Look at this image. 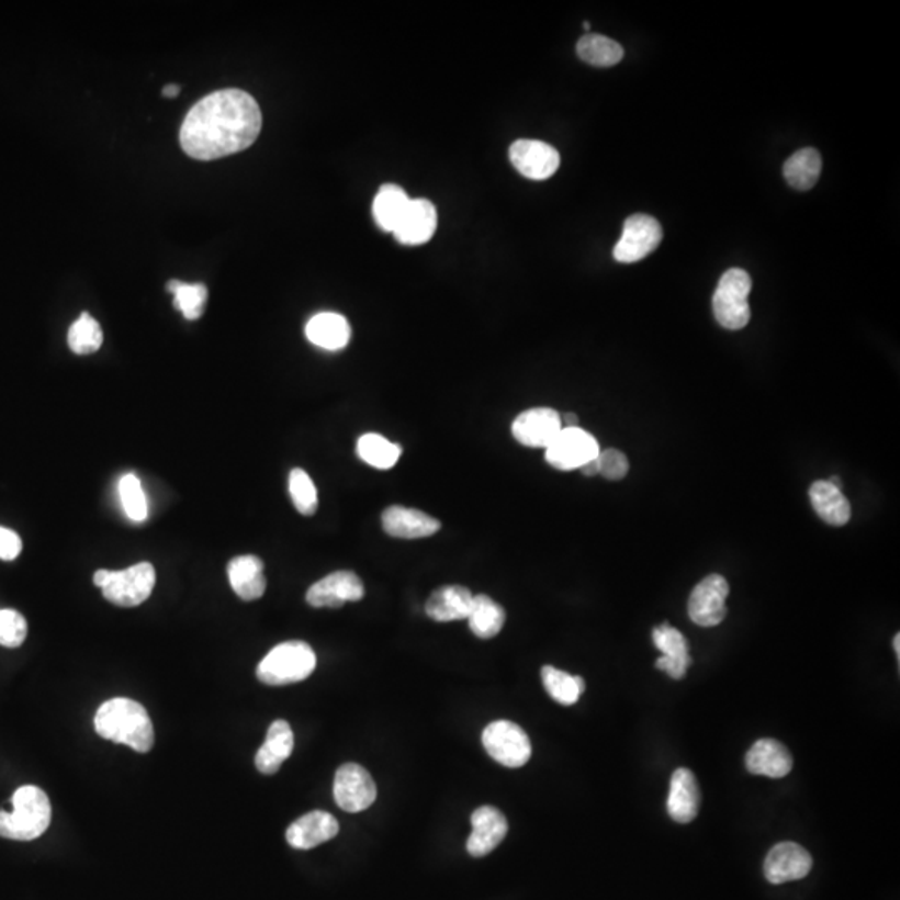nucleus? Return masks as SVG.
I'll return each mask as SVG.
<instances>
[{
    "label": "nucleus",
    "instance_id": "a19ab883",
    "mask_svg": "<svg viewBox=\"0 0 900 900\" xmlns=\"http://www.w3.org/2000/svg\"><path fill=\"white\" fill-rule=\"evenodd\" d=\"M599 458V455H597ZM581 472L587 477H594V475H599V461L594 459V461L587 462V464L582 465Z\"/></svg>",
    "mask_w": 900,
    "mask_h": 900
},
{
    "label": "nucleus",
    "instance_id": "f257e3e1",
    "mask_svg": "<svg viewBox=\"0 0 900 900\" xmlns=\"http://www.w3.org/2000/svg\"><path fill=\"white\" fill-rule=\"evenodd\" d=\"M262 114L246 90L224 89L199 101L180 127V146L198 160H215L246 150L259 137Z\"/></svg>",
    "mask_w": 900,
    "mask_h": 900
},
{
    "label": "nucleus",
    "instance_id": "4be33fe9",
    "mask_svg": "<svg viewBox=\"0 0 900 900\" xmlns=\"http://www.w3.org/2000/svg\"><path fill=\"white\" fill-rule=\"evenodd\" d=\"M700 790L696 776L689 769H677L671 779L667 812L672 821L689 824L699 814Z\"/></svg>",
    "mask_w": 900,
    "mask_h": 900
},
{
    "label": "nucleus",
    "instance_id": "dca6fc26",
    "mask_svg": "<svg viewBox=\"0 0 900 900\" xmlns=\"http://www.w3.org/2000/svg\"><path fill=\"white\" fill-rule=\"evenodd\" d=\"M652 641H654L655 648L662 652L661 657L655 662V667L671 675L672 679H683L686 672L689 671L690 664H693L687 639L680 634L679 630L674 629L668 623H662V626L655 627L654 632H652Z\"/></svg>",
    "mask_w": 900,
    "mask_h": 900
},
{
    "label": "nucleus",
    "instance_id": "393cba45",
    "mask_svg": "<svg viewBox=\"0 0 900 900\" xmlns=\"http://www.w3.org/2000/svg\"><path fill=\"white\" fill-rule=\"evenodd\" d=\"M230 587L243 600H257L267 589L263 562L257 555H239L227 565Z\"/></svg>",
    "mask_w": 900,
    "mask_h": 900
},
{
    "label": "nucleus",
    "instance_id": "79ce46f5",
    "mask_svg": "<svg viewBox=\"0 0 900 900\" xmlns=\"http://www.w3.org/2000/svg\"><path fill=\"white\" fill-rule=\"evenodd\" d=\"M179 92H180V87L179 86H173V83H170V86L164 87L162 95H164V98H177V95H179Z\"/></svg>",
    "mask_w": 900,
    "mask_h": 900
},
{
    "label": "nucleus",
    "instance_id": "7c9ffc66",
    "mask_svg": "<svg viewBox=\"0 0 900 900\" xmlns=\"http://www.w3.org/2000/svg\"><path fill=\"white\" fill-rule=\"evenodd\" d=\"M357 454L371 468L387 471L401 459L402 447L385 439L381 434H364L357 440Z\"/></svg>",
    "mask_w": 900,
    "mask_h": 900
},
{
    "label": "nucleus",
    "instance_id": "39448f33",
    "mask_svg": "<svg viewBox=\"0 0 900 900\" xmlns=\"http://www.w3.org/2000/svg\"><path fill=\"white\" fill-rule=\"evenodd\" d=\"M94 584L105 599L119 607H135L146 603L156 587V569L149 562L132 565L124 571H101L94 574Z\"/></svg>",
    "mask_w": 900,
    "mask_h": 900
},
{
    "label": "nucleus",
    "instance_id": "37998d69",
    "mask_svg": "<svg viewBox=\"0 0 900 900\" xmlns=\"http://www.w3.org/2000/svg\"><path fill=\"white\" fill-rule=\"evenodd\" d=\"M561 419H562V426H564V424H567V426H565V427H577V420L578 419H577V416H574V414H565V416L561 417Z\"/></svg>",
    "mask_w": 900,
    "mask_h": 900
},
{
    "label": "nucleus",
    "instance_id": "58836bf2",
    "mask_svg": "<svg viewBox=\"0 0 900 900\" xmlns=\"http://www.w3.org/2000/svg\"><path fill=\"white\" fill-rule=\"evenodd\" d=\"M597 461H599V474L604 475L607 481H620L629 472V461L620 450H600Z\"/></svg>",
    "mask_w": 900,
    "mask_h": 900
},
{
    "label": "nucleus",
    "instance_id": "5701e85b",
    "mask_svg": "<svg viewBox=\"0 0 900 900\" xmlns=\"http://www.w3.org/2000/svg\"><path fill=\"white\" fill-rule=\"evenodd\" d=\"M292 751H294V732L291 725L285 720H275L267 731L266 742L257 752V770L266 776H272L291 757Z\"/></svg>",
    "mask_w": 900,
    "mask_h": 900
},
{
    "label": "nucleus",
    "instance_id": "2f4dec72",
    "mask_svg": "<svg viewBox=\"0 0 900 900\" xmlns=\"http://www.w3.org/2000/svg\"><path fill=\"white\" fill-rule=\"evenodd\" d=\"M577 56L596 67H612L623 57L622 45L600 34H585L577 42Z\"/></svg>",
    "mask_w": 900,
    "mask_h": 900
},
{
    "label": "nucleus",
    "instance_id": "423d86ee",
    "mask_svg": "<svg viewBox=\"0 0 900 900\" xmlns=\"http://www.w3.org/2000/svg\"><path fill=\"white\" fill-rule=\"evenodd\" d=\"M751 275L742 269H729L717 285L712 299L713 315L724 329L741 330L751 320L749 294H751Z\"/></svg>",
    "mask_w": 900,
    "mask_h": 900
},
{
    "label": "nucleus",
    "instance_id": "20e7f679",
    "mask_svg": "<svg viewBox=\"0 0 900 900\" xmlns=\"http://www.w3.org/2000/svg\"><path fill=\"white\" fill-rule=\"evenodd\" d=\"M317 665L311 645L302 641L275 645L257 667V677L267 686H288L307 679Z\"/></svg>",
    "mask_w": 900,
    "mask_h": 900
},
{
    "label": "nucleus",
    "instance_id": "473e14b6",
    "mask_svg": "<svg viewBox=\"0 0 900 900\" xmlns=\"http://www.w3.org/2000/svg\"><path fill=\"white\" fill-rule=\"evenodd\" d=\"M542 683H544L549 696L562 706H574L585 690V683L582 677L559 671L552 665L542 667Z\"/></svg>",
    "mask_w": 900,
    "mask_h": 900
},
{
    "label": "nucleus",
    "instance_id": "a18cd8bd",
    "mask_svg": "<svg viewBox=\"0 0 900 900\" xmlns=\"http://www.w3.org/2000/svg\"><path fill=\"white\" fill-rule=\"evenodd\" d=\"M584 29H585V31H590L589 22H584Z\"/></svg>",
    "mask_w": 900,
    "mask_h": 900
},
{
    "label": "nucleus",
    "instance_id": "7ed1b4c3",
    "mask_svg": "<svg viewBox=\"0 0 900 900\" xmlns=\"http://www.w3.org/2000/svg\"><path fill=\"white\" fill-rule=\"evenodd\" d=\"M12 812L0 810V837L34 841L50 825L53 807L41 787H19L12 796Z\"/></svg>",
    "mask_w": 900,
    "mask_h": 900
},
{
    "label": "nucleus",
    "instance_id": "c756f323",
    "mask_svg": "<svg viewBox=\"0 0 900 900\" xmlns=\"http://www.w3.org/2000/svg\"><path fill=\"white\" fill-rule=\"evenodd\" d=\"M468 620L474 635L479 639H492L503 630L506 623V610L491 597L479 594L474 596Z\"/></svg>",
    "mask_w": 900,
    "mask_h": 900
},
{
    "label": "nucleus",
    "instance_id": "e433bc0d",
    "mask_svg": "<svg viewBox=\"0 0 900 900\" xmlns=\"http://www.w3.org/2000/svg\"><path fill=\"white\" fill-rule=\"evenodd\" d=\"M119 494H121L122 507L128 519L134 522H144L149 514V507H147L146 494H144L139 479L134 474H125L119 482Z\"/></svg>",
    "mask_w": 900,
    "mask_h": 900
},
{
    "label": "nucleus",
    "instance_id": "6ab92c4d",
    "mask_svg": "<svg viewBox=\"0 0 900 900\" xmlns=\"http://www.w3.org/2000/svg\"><path fill=\"white\" fill-rule=\"evenodd\" d=\"M337 834H339V822L333 814L324 810H312L291 824L285 839L291 847L308 851L324 842H329Z\"/></svg>",
    "mask_w": 900,
    "mask_h": 900
},
{
    "label": "nucleus",
    "instance_id": "72a5a7b5",
    "mask_svg": "<svg viewBox=\"0 0 900 900\" xmlns=\"http://www.w3.org/2000/svg\"><path fill=\"white\" fill-rule=\"evenodd\" d=\"M167 291L173 294V307L182 312L185 319L198 320L204 314L209 292L204 284H185V282L170 281Z\"/></svg>",
    "mask_w": 900,
    "mask_h": 900
},
{
    "label": "nucleus",
    "instance_id": "9b49d317",
    "mask_svg": "<svg viewBox=\"0 0 900 900\" xmlns=\"http://www.w3.org/2000/svg\"><path fill=\"white\" fill-rule=\"evenodd\" d=\"M729 582L719 574L707 575L690 594L689 617L700 627H716L728 616Z\"/></svg>",
    "mask_w": 900,
    "mask_h": 900
},
{
    "label": "nucleus",
    "instance_id": "ea45409f",
    "mask_svg": "<svg viewBox=\"0 0 900 900\" xmlns=\"http://www.w3.org/2000/svg\"><path fill=\"white\" fill-rule=\"evenodd\" d=\"M21 552V537L8 527H0V559L2 561H14Z\"/></svg>",
    "mask_w": 900,
    "mask_h": 900
},
{
    "label": "nucleus",
    "instance_id": "ddd939ff",
    "mask_svg": "<svg viewBox=\"0 0 900 900\" xmlns=\"http://www.w3.org/2000/svg\"><path fill=\"white\" fill-rule=\"evenodd\" d=\"M364 584L360 581L359 575L350 571H337L315 582L307 590L305 600L308 606L317 607V609L320 607L336 609L346 603H357L364 597Z\"/></svg>",
    "mask_w": 900,
    "mask_h": 900
},
{
    "label": "nucleus",
    "instance_id": "1a4fd4ad",
    "mask_svg": "<svg viewBox=\"0 0 900 900\" xmlns=\"http://www.w3.org/2000/svg\"><path fill=\"white\" fill-rule=\"evenodd\" d=\"M596 437L581 427H564L545 449V461L559 471H574L599 455Z\"/></svg>",
    "mask_w": 900,
    "mask_h": 900
},
{
    "label": "nucleus",
    "instance_id": "c03bdc74",
    "mask_svg": "<svg viewBox=\"0 0 900 900\" xmlns=\"http://www.w3.org/2000/svg\"><path fill=\"white\" fill-rule=\"evenodd\" d=\"M899 642H900V635H899V634H897V635H896V638H893V649H896V655H897V657H900V648H899Z\"/></svg>",
    "mask_w": 900,
    "mask_h": 900
},
{
    "label": "nucleus",
    "instance_id": "2eb2a0df",
    "mask_svg": "<svg viewBox=\"0 0 900 900\" xmlns=\"http://www.w3.org/2000/svg\"><path fill=\"white\" fill-rule=\"evenodd\" d=\"M812 869V857L802 845L796 842H780L770 848L765 857V879L770 884H786L800 880Z\"/></svg>",
    "mask_w": 900,
    "mask_h": 900
},
{
    "label": "nucleus",
    "instance_id": "a211bd4d",
    "mask_svg": "<svg viewBox=\"0 0 900 900\" xmlns=\"http://www.w3.org/2000/svg\"><path fill=\"white\" fill-rule=\"evenodd\" d=\"M437 229V211L426 199H410L409 207L395 227L394 237L404 246H423Z\"/></svg>",
    "mask_w": 900,
    "mask_h": 900
},
{
    "label": "nucleus",
    "instance_id": "0eeeda50",
    "mask_svg": "<svg viewBox=\"0 0 900 900\" xmlns=\"http://www.w3.org/2000/svg\"><path fill=\"white\" fill-rule=\"evenodd\" d=\"M482 744L495 762L510 769L522 767L532 755L530 739L522 728L510 720H495L488 724L482 734Z\"/></svg>",
    "mask_w": 900,
    "mask_h": 900
},
{
    "label": "nucleus",
    "instance_id": "4c0bfd02",
    "mask_svg": "<svg viewBox=\"0 0 900 900\" xmlns=\"http://www.w3.org/2000/svg\"><path fill=\"white\" fill-rule=\"evenodd\" d=\"M27 638L25 617L14 609H0V645L21 648Z\"/></svg>",
    "mask_w": 900,
    "mask_h": 900
},
{
    "label": "nucleus",
    "instance_id": "b1692460",
    "mask_svg": "<svg viewBox=\"0 0 900 900\" xmlns=\"http://www.w3.org/2000/svg\"><path fill=\"white\" fill-rule=\"evenodd\" d=\"M474 594L462 585H443L434 590L426 604V612L437 622L468 619L471 614Z\"/></svg>",
    "mask_w": 900,
    "mask_h": 900
},
{
    "label": "nucleus",
    "instance_id": "f3484780",
    "mask_svg": "<svg viewBox=\"0 0 900 900\" xmlns=\"http://www.w3.org/2000/svg\"><path fill=\"white\" fill-rule=\"evenodd\" d=\"M472 834L468 841V852L472 857L491 854L509 831L506 815L495 807H479L472 814Z\"/></svg>",
    "mask_w": 900,
    "mask_h": 900
},
{
    "label": "nucleus",
    "instance_id": "a878e982",
    "mask_svg": "<svg viewBox=\"0 0 900 900\" xmlns=\"http://www.w3.org/2000/svg\"><path fill=\"white\" fill-rule=\"evenodd\" d=\"M305 336L314 346L326 350H340L349 344L350 326L346 317L336 312H320L305 326Z\"/></svg>",
    "mask_w": 900,
    "mask_h": 900
},
{
    "label": "nucleus",
    "instance_id": "412c9836",
    "mask_svg": "<svg viewBox=\"0 0 900 900\" xmlns=\"http://www.w3.org/2000/svg\"><path fill=\"white\" fill-rule=\"evenodd\" d=\"M792 755L786 745L774 739H761L745 755V767L754 776L780 779L792 770Z\"/></svg>",
    "mask_w": 900,
    "mask_h": 900
},
{
    "label": "nucleus",
    "instance_id": "f8f14e48",
    "mask_svg": "<svg viewBox=\"0 0 900 900\" xmlns=\"http://www.w3.org/2000/svg\"><path fill=\"white\" fill-rule=\"evenodd\" d=\"M562 429L561 414L551 407L524 410L513 423L514 439L532 449H548Z\"/></svg>",
    "mask_w": 900,
    "mask_h": 900
},
{
    "label": "nucleus",
    "instance_id": "aec40b11",
    "mask_svg": "<svg viewBox=\"0 0 900 900\" xmlns=\"http://www.w3.org/2000/svg\"><path fill=\"white\" fill-rule=\"evenodd\" d=\"M382 527L395 539H424L439 532L440 522L423 510L392 506L382 514Z\"/></svg>",
    "mask_w": 900,
    "mask_h": 900
},
{
    "label": "nucleus",
    "instance_id": "f704fd0d",
    "mask_svg": "<svg viewBox=\"0 0 900 900\" xmlns=\"http://www.w3.org/2000/svg\"><path fill=\"white\" fill-rule=\"evenodd\" d=\"M67 340H69L72 352L79 353V356H89V353L98 352L101 349L104 334H102L98 320L92 319L87 312H83L79 320L70 326Z\"/></svg>",
    "mask_w": 900,
    "mask_h": 900
},
{
    "label": "nucleus",
    "instance_id": "c9c22d12",
    "mask_svg": "<svg viewBox=\"0 0 900 900\" xmlns=\"http://www.w3.org/2000/svg\"><path fill=\"white\" fill-rule=\"evenodd\" d=\"M289 494H291L295 509L302 516H314L317 513V507H319L317 488L304 469H294L289 475Z\"/></svg>",
    "mask_w": 900,
    "mask_h": 900
},
{
    "label": "nucleus",
    "instance_id": "bb28decb",
    "mask_svg": "<svg viewBox=\"0 0 900 900\" xmlns=\"http://www.w3.org/2000/svg\"><path fill=\"white\" fill-rule=\"evenodd\" d=\"M809 497L810 504L824 522L841 527L851 520L852 510L847 497L842 494L841 488L835 487L831 482H814L810 485Z\"/></svg>",
    "mask_w": 900,
    "mask_h": 900
},
{
    "label": "nucleus",
    "instance_id": "4468645a",
    "mask_svg": "<svg viewBox=\"0 0 900 900\" xmlns=\"http://www.w3.org/2000/svg\"><path fill=\"white\" fill-rule=\"evenodd\" d=\"M510 162L530 180H545L558 172L561 154L542 140L520 139L510 146Z\"/></svg>",
    "mask_w": 900,
    "mask_h": 900
},
{
    "label": "nucleus",
    "instance_id": "9d476101",
    "mask_svg": "<svg viewBox=\"0 0 900 900\" xmlns=\"http://www.w3.org/2000/svg\"><path fill=\"white\" fill-rule=\"evenodd\" d=\"M378 787L371 774L359 764H344L334 780V799L346 812H362L374 803Z\"/></svg>",
    "mask_w": 900,
    "mask_h": 900
},
{
    "label": "nucleus",
    "instance_id": "cd10ccee",
    "mask_svg": "<svg viewBox=\"0 0 900 900\" xmlns=\"http://www.w3.org/2000/svg\"><path fill=\"white\" fill-rule=\"evenodd\" d=\"M409 195L405 194L404 189L395 184L382 185L378 195H375L374 205H372L375 224L382 230L394 233L398 222L404 217L405 211L409 207Z\"/></svg>",
    "mask_w": 900,
    "mask_h": 900
},
{
    "label": "nucleus",
    "instance_id": "f03ea898",
    "mask_svg": "<svg viewBox=\"0 0 900 900\" xmlns=\"http://www.w3.org/2000/svg\"><path fill=\"white\" fill-rule=\"evenodd\" d=\"M94 725L102 739L128 745L140 754L149 752L156 741L146 707L125 697L102 704L95 713Z\"/></svg>",
    "mask_w": 900,
    "mask_h": 900
},
{
    "label": "nucleus",
    "instance_id": "6e6552de",
    "mask_svg": "<svg viewBox=\"0 0 900 900\" xmlns=\"http://www.w3.org/2000/svg\"><path fill=\"white\" fill-rule=\"evenodd\" d=\"M662 227L651 215H630L623 222L622 236L614 247V259L620 263H634L651 256L662 240Z\"/></svg>",
    "mask_w": 900,
    "mask_h": 900
},
{
    "label": "nucleus",
    "instance_id": "c85d7f7f",
    "mask_svg": "<svg viewBox=\"0 0 900 900\" xmlns=\"http://www.w3.org/2000/svg\"><path fill=\"white\" fill-rule=\"evenodd\" d=\"M821 154L815 149L797 150L784 164V177L797 191H809L821 177Z\"/></svg>",
    "mask_w": 900,
    "mask_h": 900
}]
</instances>
